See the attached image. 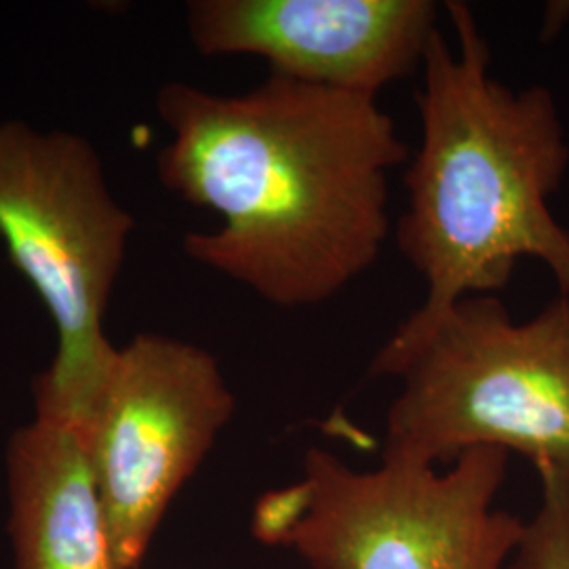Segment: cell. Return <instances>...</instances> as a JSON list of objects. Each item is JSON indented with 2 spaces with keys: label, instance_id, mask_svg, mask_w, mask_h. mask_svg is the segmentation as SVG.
<instances>
[{
  "label": "cell",
  "instance_id": "1",
  "mask_svg": "<svg viewBox=\"0 0 569 569\" xmlns=\"http://www.w3.org/2000/svg\"><path fill=\"white\" fill-rule=\"evenodd\" d=\"M157 112L159 180L222 220L183 237L188 258L281 308L323 305L378 262L409 154L378 98L270 74L234 96L167 82Z\"/></svg>",
  "mask_w": 569,
  "mask_h": 569
},
{
  "label": "cell",
  "instance_id": "2",
  "mask_svg": "<svg viewBox=\"0 0 569 569\" xmlns=\"http://www.w3.org/2000/svg\"><path fill=\"white\" fill-rule=\"evenodd\" d=\"M458 44L441 30L422 63L420 146L406 173L397 247L427 298L369 366L388 369L467 296H496L523 258L547 266L569 296V230L552 211L569 164L566 127L547 87L510 89L489 72L491 51L472 9L443 2Z\"/></svg>",
  "mask_w": 569,
  "mask_h": 569
},
{
  "label": "cell",
  "instance_id": "3",
  "mask_svg": "<svg viewBox=\"0 0 569 569\" xmlns=\"http://www.w3.org/2000/svg\"><path fill=\"white\" fill-rule=\"evenodd\" d=\"M507 467L491 448L373 468L310 448L300 479L258 500L253 533L308 569H510L526 519L496 505Z\"/></svg>",
  "mask_w": 569,
  "mask_h": 569
},
{
  "label": "cell",
  "instance_id": "4",
  "mask_svg": "<svg viewBox=\"0 0 569 569\" xmlns=\"http://www.w3.org/2000/svg\"><path fill=\"white\" fill-rule=\"evenodd\" d=\"M385 378L401 385L385 458L448 467L491 448L569 468V296L523 323L498 296H467Z\"/></svg>",
  "mask_w": 569,
  "mask_h": 569
},
{
  "label": "cell",
  "instance_id": "5",
  "mask_svg": "<svg viewBox=\"0 0 569 569\" xmlns=\"http://www.w3.org/2000/svg\"><path fill=\"white\" fill-rule=\"evenodd\" d=\"M133 230L84 138L0 122V239L58 331L34 407L89 416L117 352L103 319Z\"/></svg>",
  "mask_w": 569,
  "mask_h": 569
},
{
  "label": "cell",
  "instance_id": "6",
  "mask_svg": "<svg viewBox=\"0 0 569 569\" xmlns=\"http://www.w3.org/2000/svg\"><path fill=\"white\" fill-rule=\"evenodd\" d=\"M234 411L222 367L201 346L138 333L117 348L82 427L119 568L142 563Z\"/></svg>",
  "mask_w": 569,
  "mask_h": 569
},
{
  "label": "cell",
  "instance_id": "7",
  "mask_svg": "<svg viewBox=\"0 0 569 569\" xmlns=\"http://www.w3.org/2000/svg\"><path fill=\"white\" fill-rule=\"evenodd\" d=\"M437 20L432 0H192L186 9L201 56H256L270 74L367 98L422 70Z\"/></svg>",
  "mask_w": 569,
  "mask_h": 569
},
{
  "label": "cell",
  "instance_id": "8",
  "mask_svg": "<svg viewBox=\"0 0 569 569\" xmlns=\"http://www.w3.org/2000/svg\"><path fill=\"white\" fill-rule=\"evenodd\" d=\"M13 569H121L81 420L34 407L7 446Z\"/></svg>",
  "mask_w": 569,
  "mask_h": 569
},
{
  "label": "cell",
  "instance_id": "9",
  "mask_svg": "<svg viewBox=\"0 0 569 569\" xmlns=\"http://www.w3.org/2000/svg\"><path fill=\"white\" fill-rule=\"evenodd\" d=\"M536 470L540 502L526 519L510 569H569V468L540 465Z\"/></svg>",
  "mask_w": 569,
  "mask_h": 569
}]
</instances>
